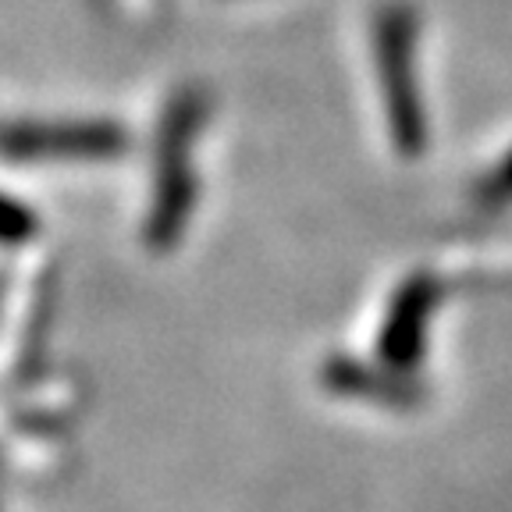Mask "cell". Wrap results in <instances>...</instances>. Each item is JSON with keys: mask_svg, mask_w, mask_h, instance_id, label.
Segmentation results:
<instances>
[{"mask_svg": "<svg viewBox=\"0 0 512 512\" xmlns=\"http://www.w3.org/2000/svg\"><path fill=\"white\" fill-rule=\"evenodd\" d=\"M413 40L416 18L406 4H388L377 15V72L384 86V107H388V125H392L395 150L413 157L424 150V111H420V93H416V68H413Z\"/></svg>", "mask_w": 512, "mask_h": 512, "instance_id": "1", "label": "cell"}, {"mask_svg": "<svg viewBox=\"0 0 512 512\" xmlns=\"http://www.w3.org/2000/svg\"><path fill=\"white\" fill-rule=\"evenodd\" d=\"M203 125V100L196 93H182L168 111L160 132L157 157V189L150 210V242L171 246L182 235V224L192 207V175H189V143Z\"/></svg>", "mask_w": 512, "mask_h": 512, "instance_id": "2", "label": "cell"}, {"mask_svg": "<svg viewBox=\"0 0 512 512\" xmlns=\"http://www.w3.org/2000/svg\"><path fill=\"white\" fill-rule=\"evenodd\" d=\"M121 132L100 121H68V125H15L4 132L0 150L15 160L43 157H111L121 153Z\"/></svg>", "mask_w": 512, "mask_h": 512, "instance_id": "3", "label": "cell"}, {"mask_svg": "<svg viewBox=\"0 0 512 512\" xmlns=\"http://www.w3.org/2000/svg\"><path fill=\"white\" fill-rule=\"evenodd\" d=\"M434 306H438V281L434 278L406 281V288L395 296L392 313H388L384 331H381V352L392 367L406 370L420 360V352H424V331H427V320H431Z\"/></svg>", "mask_w": 512, "mask_h": 512, "instance_id": "4", "label": "cell"}, {"mask_svg": "<svg viewBox=\"0 0 512 512\" xmlns=\"http://www.w3.org/2000/svg\"><path fill=\"white\" fill-rule=\"evenodd\" d=\"M328 384H331V388H338V392H352V395L374 392V395H381V402H395V406H402V402L413 395V388H406V384H402V377L384 374V370H381V377H370L367 367H360V363H349V360L331 363V367H328Z\"/></svg>", "mask_w": 512, "mask_h": 512, "instance_id": "5", "label": "cell"}, {"mask_svg": "<svg viewBox=\"0 0 512 512\" xmlns=\"http://www.w3.org/2000/svg\"><path fill=\"white\" fill-rule=\"evenodd\" d=\"M32 235V214L8 196H0V242H22Z\"/></svg>", "mask_w": 512, "mask_h": 512, "instance_id": "6", "label": "cell"}]
</instances>
